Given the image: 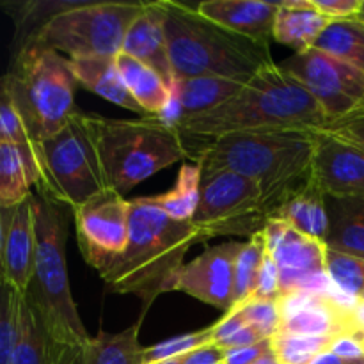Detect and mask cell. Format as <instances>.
<instances>
[{"label":"cell","instance_id":"13","mask_svg":"<svg viewBox=\"0 0 364 364\" xmlns=\"http://www.w3.org/2000/svg\"><path fill=\"white\" fill-rule=\"evenodd\" d=\"M262 235L267 255L279 267L281 297L294 291H336L326 274V244L299 233L279 219H270Z\"/></svg>","mask_w":364,"mask_h":364},{"label":"cell","instance_id":"5","mask_svg":"<svg viewBox=\"0 0 364 364\" xmlns=\"http://www.w3.org/2000/svg\"><path fill=\"white\" fill-rule=\"evenodd\" d=\"M171 64L176 77H220L249 84L274 66L269 43L255 41L180 2H162Z\"/></svg>","mask_w":364,"mask_h":364},{"label":"cell","instance_id":"50","mask_svg":"<svg viewBox=\"0 0 364 364\" xmlns=\"http://www.w3.org/2000/svg\"><path fill=\"white\" fill-rule=\"evenodd\" d=\"M363 301H364V295H363Z\"/></svg>","mask_w":364,"mask_h":364},{"label":"cell","instance_id":"9","mask_svg":"<svg viewBox=\"0 0 364 364\" xmlns=\"http://www.w3.org/2000/svg\"><path fill=\"white\" fill-rule=\"evenodd\" d=\"M45 167L43 188L70 210L107 191V180L96 149L89 114L77 112L70 123L39 144Z\"/></svg>","mask_w":364,"mask_h":364},{"label":"cell","instance_id":"46","mask_svg":"<svg viewBox=\"0 0 364 364\" xmlns=\"http://www.w3.org/2000/svg\"><path fill=\"white\" fill-rule=\"evenodd\" d=\"M355 316H358V322L361 326V329L364 331V301H361L355 308Z\"/></svg>","mask_w":364,"mask_h":364},{"label":"cell","instance_id":"40","mask_svg":"<svg viewBox=\"0 0 364 364\" xmlns=\"http://www.w3.org/2000/svg\"><path fill=\"white\" fill-rule=\"evenodd\" d=\"M363 0H313L316 9L331 21L355 18Z\"/></svg>","mask_w":364,"mask_h":364},{"label":"cell","instance_id":"25","mask_svg":"<svg viewBox=\"0 0 364 364\" xmlns=\"http://www.w3.org/2000/svg\"><path fill=\"white\" fill-rule=\"evenodd\" d=\"M11 364H68L46 331L38 309L21 294L20 333Z\"/></svg>","mask_w":364,"mask_h":364},{"label":"cell","instance_id":"49","mask_svg":"<svg viewBox=\"0 0 364 364\" xmlns=\"http://www.w3.org/2000/svg\"><path fill=\"white\" fill-rule=\"evenodd\" d=\"M358 336H359V340H361V343H363V348H364V331H363L361 334H358Z\"/></svg>","mask_w":364,"mask_h":364},{"label":"cell","instance_id":"37","mask_svg":"<svg viewBox=\"0 0 364 364\" xmlns=\"http://www.w3.org/2000/svg\"><path fill=\"white\" fill-rule=\"evenodd\" d=\"M242 316L249 327L256 331L265 340H272L283 326L279 301H265V299H249L240 308Z\"/></svg>","mask_w":364,"mask_h":364},{"label":"cell","instance_id":"42","mask_svg":"<svg viewBox=\"0 0 364 364\" xmlns=\"http://www.w3.org/2000/svg\"><path fill=\"white\" fill-rule=\"evenodd\" d=\"M329 350L343 359H364V348L359 336H338L331 341Z\"/></svg>","mask_w":364,"mask_h":364},{"label":"cell","instance_id":"7","mask_svg":"<svg viewBox=\"0 0 364 364\" xmlns=\"http://www.w3.org/2000/svg\"><path fill=\"white\" fill-rule=\"evenodd\" d=\"M77 85L71 60L38 41L18 50L2 78V92L14 103L38 144L63 130L78 112Z\"/></svg>","mask_w":364,"mask_h":364},{"label":"cell","instance_id":"39","mask_svg":"<svg viewBox=\"0 0 364 364\" xmlns=\"http://www.w3.org/2000/svg\"><path fill=\"white\" fill-rule=\"evenodd\" d=\"M322 130L341 139V141L348 142V144L355 146V148L361 149L364 153V114L347 117V119L336 121V123H329Z\"/></svg>","mask_w":364,"mask_h":364},{"label":"cell","instance_id":"23","mask_svg":"<svg viewBox=\"0 0 364 364\" xmlns=\"http://www.w3.org/2000/svg\"><path fill=\"white\" fill-rule=\"evenodd\" d=\"M244 89V84L220 77H176L173 84L174 105L180 121L217 109Z\"/></svg>","mask_w":364,"mask_h":364},{"label":"cell","instance_id":"6","mask_svg":"<svg viewBox=\"0 0 364 364\" xmlns=\"http://www.w3.org/2000/svg\"><path fill=\"white\" fill-rule=\"evenodd\" d=\"M107 187L124 196L159 171L188 159L183 137L160 116L109 119L89 114Z\"/></svg>","mask_w":364,"mask_h":364},{"label":"cell","instance_id":"30","mask_svg":"<svg viewBox=\"0 0 364 364\" xmlns=\"http://www.w3.org/2000/svg\"><path fill=\"white\" fill-rule=\"evenodd\" d=\"M203 173L199 164H183L178 171L176 187L166 194L146 198L174 220H192L201 198Z\"/></svg>","mask_w":364,"mask_h":364},{"label":"cell","instance_id":"33","mask_svg":"<svg viewBox=\"0 0 364 364\" xmlns=\"http://www.w3.org/2000/svg\"><path fill=\"white\" fill-rule=\"evenodd\" d=\"M326 274L338 294L354 304H359L364 295V259L345 252L326 249Z\"/></svg>","mask_w":364,"mask_h":364},{"label":"cell","instance_id":"2","mask_svg":"<svg viewBox=\"0 0 364 364\" xmlns=\"http://www.w3.org/2000/svg\"><path fill=\"white\" fill-rule=\"evenodd\" d=\"M188 153L203 176L231 171L255 181L270 215L284 199L311 181V132H244L230 134Z\"/></svg>","mask_w":364,"mask_h":364},{"label":"cell","instance_id":"10","mask_svg":"<svg viewBox=\"0 0 364 364\" xmlns=\"http://www.w3.org/2000/svg\"><path fill=\"white\" fill-rule=\"evenodd\" d=\"M269 223L263 192L249 178L231 171L203 176L201 198L192 224L203 240L215 237H255Z\"/></svg>","mask_w":364,"mask_h":364},{"label":"cell","instance_id":"38","mask_svg":"<svg viewBox=\"0 0 364 364\" xmlns=\"http://www.w3.org/2000/svg\"><path fill=\"white\" fill-rule=\"evenodd\" d=\"M281 297V272L276 259L270 255L263 259L262 270H259L258 283L252 299H265V301H279Z\"/></svg>","mask_w":364,"mask_h":364},{"label":"cell","instance_id":"26","mask_svg":"<svg viewBox=\"0 0 364 364\" xmlns=\"http://www.w3.org/2000/svg\"><path fill=\"white\" fill-rule=\"evenodd\" d=\"M116 60L128 91L142 107L146 116H162L173 102V89L155 70L142 64L141 60L127 53H119Z\"/></svg>","mask_w":364,"mask_h":364},{"label":"cell","instance_id":"29","mask_svg":"<svg viewBox=\"0 0 364 364\" xmlns=\"http://www.w3.org/2000/svg\"><path fill=\"white\" fill-rule=\"evenodd\" d=\"M313 48L364 71V23L358 18L331 21Z\"/></svg>","mask_w":364,"mask_h":364},{"label":"cell","instance_id":"11","mask_svg":"<svg viewBox=\"0 0 364 364\" xmlns=\"http://www.w3.org/2000/svg\"><path fill=\"white\" fill-rule=\"evenodd\" d=\"M320 103L329 123L364 114V71L316 48L279 64Z\"/></svg>","mask_w":364,"mask_h":364},{"label":"cell","instance_id":"12","mask_svg":"<svg viewBox=\"0 0 364 364\" xmlns=\"http://www.w3.org/2000/svg\"><path fill=\"white\" fill-rule=\"evenodd\" d=\"M73 213L82 256L92 269L102 272L127 249L132 201L107 188L75 208Z\"/></svg>","mask_w":364,"mask_h":364},{"label":"cell","instance_id":"45","mask_svg":"<svg viewBox=\"0 0 364 364\" xmlns=\"http://www.w3.org/2000/svg\"><path fill=\"white\" fill-rule=\"evenodd\" d=\"M255 364H279V363H277V359H276V355H274V352L270 350L269 354L263 355V358L259 359V361H256Z\"/></svg>","mask_w":364,"mask_h":364},{"label":"cell","instance_id":"48","mask_svg":"<svg viewBox=\"0 0 364 364\" xmlns=\"http://www.w3.org/2000/svg\"><path fill=\"white\" fill-rule=\"evenodd\" d=\"M181 363H183V358H176V359H171V361H164L156 364H181Z\"/></svg>","mask_w":364,"mask_h":364},{"label":"cell","instance_id":"24","mask_svg":"<svg viewBox=\"0 0 364 364\" xmlns=\"http://www.w3.org/2000/svg\"><path fill=\"white\" fill-rule=\"evenodd\" d=\"M270 219L284 220L299 233L323 244L329 231L326 194L311 180L304 188L284 199L279 208L270 215Z\"/></svg>","mask_w":364,"mask_h":364},{"label":"cell","instance_id":"17","mask_svg":"<svg viewBox=\"0 0 364 364\" xmlns=\"http://www.w3.org/2000/svg\"><path fill=\"white\" fill-rule=\"evenodd\" d=\"M0 217L2 283L25 295L31 287L36 263V217L32 196L20 205L2 208Z\"/></svg>","mask_w":364,"mask_h":364},{"label":"cell","instance_id":"20","mask_svg":"<svg viewBox=\"0 0 364 364\" xmlns=\"http://www.w3.org/2000/svg\"><path fill=\"white\" fill-rule=\"evenodd\" d=\"M329 23L331 20L316 9L313 0H283L277 7L272 38L295 53H302L315 46Z\"/></svg>","mask_w":364,"mask_h":364},{"label":"cell","instance_id":"18","mask_svg":"<svg viewBox=\"0 0 364 364\" xmlns=\"http://www.w3.org/2000/svg\"><path fill=\"white\" fill-rule=\"evenodd\" d=\"M121 53H127L155 70L173 89L176 75H174L169 48H167L166 11H164L162 2L144 4L142 13L135 18L124 36Z\"/></svg>","mask_w":364,"mask_h":364},{"label":"cell","instance_id":"32","mask_svg":"<svg viewBox=\"0 0 364 364\" xmlns=\"http://www.w3.org/2000/svg\"><path fill=\"white\" fill-rule=\"evenodd\" d=\"M265 256L267 249L262 233L251 237L249 242H244V247L238 252L237 263H235L233 308L231 309L240 308L249 299H252Z\"/></svg>","mask_w":364,"mask_h":364},{"label":"cell","instance_id":"4","mask_svg":"<svg viewBox=\"0 0 364 364\" xmlns=\"http://www.w3.org/2000/svg\"><path fill=\"white\" fill-rule=\"evenodd\" d=\"M36 217V263L25 297L34 304L50 338L68 364L80 363L91 336L82 323L66 269L68 215L64 205L43 188L32 192Z\"/></svg>","mask_w":364,"mask_h":364},{"label":"cell","instance_id":"1","mask_svg":"<svg viewBox=\"0 0 364 364\" xmlns=\"http://www.w3.org/2000/svg\"><path fill=\"white\" fill-rule=\"evenodd\" d=\"M329 124L309 91L279 64L263 70L240 92L217 109L178 121L183 141H212L244 132H315Z\"/></svg>","mask_w":364,"mask_h":364},{"label":"cell","instance_id":"43","mask_svg":"<svg viewBox=\"0 0 364 364\" xmlns=\"http://www.w3.org/2000/svg\"><path fill=\"white\" fill-rule=\"evenodd\" d=\"M224 363V350L217 347L215 343H210L206 347L198 348L185 355L181 364H223Z\"/></svg>","mask_w":364,"mask_h":364},{"label":"cell","instance_id":"41","mask_svg":"<svg viewBox=\"0 0 364 364\" xmlns=\"http://www.w3.org/2000/svg\"><path fill=\"white\" fill-rule=\"evenodd\" d=\"M270 350H272V340H265L262 343L251 345V347L228 348L224 350L223 364H255Z\"/></svg>","mask_w":364,"mask_h":364},{"label":"cell","instance_id":"22","mask_svg":"<svg viewBox=\"0 0 364 364\" xmlns=\"http://www.w3.org/2000/svg\"><path fill=\"white\" fill-rule=\"evenodd\" d=\"M71 60V59H70ZM73 75L78 85L96 92L107 102L116 103L123 109L137 114H146L142 107L135 102L132 92L124 84L121 71L117 68L116 57H89V59L71 60Z\"/></svg>","mask_w":364,"mask_h":364},{"label":"cell","instance_id":"16","mask_svg":"<svg viewBox=\"0 0 364 364\" xmlns=\"http://www.w3.org/2000/svg\"><path fill=\"white\" fill-rule=\"evenodd\" d=\"M313 134L311 180L326 196H364V153L323 130Z\"/></svg>","mask_w":364,"mask_h":364},{"label":"cell","instance_id":"34","mask_svg":"<svg viewBox=\"0 0 364 364\" xmlns=\"http://www.w3.org/2000/svg\"><path fill=\"white\" fill-rule=\"evenodd\" d=\"M331 341L333 338L279 331L272 338V352L279 364H311L322 352L329 350Z\"/></svg>","mask_w":364,"mask_h":364},{"label":"cell","instance_id":"28","mask_svg":"<svg viewBox=\"0 0 364 364\" xmlns=\"http://www.w3.org/2000/svg\"><path fill=\"white\" fill-rule=\"evenodd\" d=\"M0 142H9L20 151L31 183L34 187L45 183V167H43L41 148L31 137L20 112L6 92L0 95Z\"/></svg>","mask_w":364,"mask_h":364},{"label":"cell","instance_id":"19","mask_svg":"<svg viewBox=\"0 0 364 364\" xmlns=\"http://www.w3.org/2000/svg\"><path fill=\"white\" fill-rule=\"evenodd\" d=\"M277 7L279 2L262 0H206L196 9L205 18L237 34L269 43L270 36H274Z\"/></svg>","mask_w":364,"mask_h":364},{"label":"cell","instance_id":"15","mask_svg":"<svg viewBox=\"0 0 364 364\" xmlns=\"http://www.w3.org/2000/svg\"><path fill=\"white\" fill-rule=\"evenodd\" d=\"M244 244H228L210 247L192 262L185 263L169 284V291H183L205 304L224 313L233 308L235 263Z\"/></svg>","mask_w":364,"mask_h":364},{"label":"cell","instance_id":"27","mask_svg":"<svg viewBox=\"0 0 364 364\" xmlns=\"http://www.w3.org/2000/svg\"><path fill=\"white\" fill-rule=\"evenodd\" d=\"M144 308L137 322L121 333L110 334L100 331L87 341L78 364H141L144 347L139 341V331L144 320Z\"/></svg>","mask_w":364,"mask_h":364},{"label":"cell","instance_id":"47","mask_svg":"<svg viewBox=\"0 0 364 364\" xmlns=\"http://www.w3.org/2000/svg\"><path fill=\"white\" fill-rule=\"evenodd\" d=\"M355 18H358V20H361L364 23V0L361 2V9H359V13L355 14Z\"/></svg>","mask_w":364,"mask_h":364},{"label":"cell","instance_id":"14","mask_svg":"<svg viewBox=\"0 0 364 364\" xmlns=\"http://www.w3.org/2000/svg\"><path fill=\"white\" fill-rule=\"evenodd\" d=\"M358 304L343 295L294 291L279 297L283 326L281 331L308 336H358L363 333L355 316Z\"/></svg>","mask_w":364,"mask_h":364},{"label":"cell","instance_id":"8","mask_svg":"<svg viewBox=\"0 0 364 364\" xmlns=\"http://www.w3.org/2000/svg\"><path fill=\"white\" fill-rule=\"evenodd\" d=\"M146 2H78L55 14L31 41L66 53L68 59L117 57L124 36ZM27 45V43H25Z\"/></svg>","mask_w":364,"mask_h":364},{"label":"cell","instance_id":"3","mask_svg":"<svg viewBox=\"0 0 364 364\" xmlns=\"http://www.w3.org/2000/svg\"><path fill=\"white\" fill-rule=\"evenodd\" d=\"M201 242L192 220L171 219L146 198H137L132 201L127 249L98 274L107 291L135 295L149 308L169 291L171 281L185 265V255Z\"/></svg>","mask_w":364,"mask_h":364},{"label":"cell","instance_id":"36","mask_svg":"<svg viewBox=\"0 0 364 364\" xmlns=\"http://www.w3.org/2000/svg\"><path fill=\"white\" fill-rule=\"evenodd\" d=\"M0 297V364H11L20 333L21 294L7 283H2Z\"/></svg>","mask_w":364,"mask_h":364},{"label":"cell","instance_id":"44","mask_svg":"<svg viewBox=\"0 0 364 364\" xmlns=\"http://www.w3.org/2000/svg\"><path fill=\"white\" fill-rule=\"evenodd\" d=\"M311 364H364V359H343L331 350L322 352Z\"/></svg>","mask_w":364,"mask_h":364},{"label":"cell","instance_id":"35","mask_svg":"<svg viewBox=\"0 0 364 364\" xmlns=\"http://www.w3.org/2000/svg\"><path fill=\"white\" fill-rule=\"evenodd\" d=\"M210 343H213V326L208 327V329L198 331V333L181 334V336H174L171 340L160 341V343L153 345V347H144L141 364H156L171 361V359L176 358H185L191 352L206 347Z\"/></svg>","mask_w":364,"mask_h":364},{"label":"cell","instance_id":"21","mask_svg":"<svg viewBox=\"0 0 364 364\" xmlns=\"http://www.w3.org/2000/svg\"><path fill=\"white\" fill-rule=\"evenodd\" d=\"M329 231L326 247L364 259V196H326Z\"/></svg>","mask_w":364,"mask_h":364},{"label":"cell","instance_id":"31","mask_svg":"<svg viewBox=\"0 0 364 364\" xmlns=\"http://www.w3.org/2000/svg\"><path fill=\"white\" fill-rule=\"evenodd\" d=\"M31 187L20 151L9 142H0V208L27 201L32 196Z\"/></svg>","mask_w":364,"mask_h":364}]
</instances>
